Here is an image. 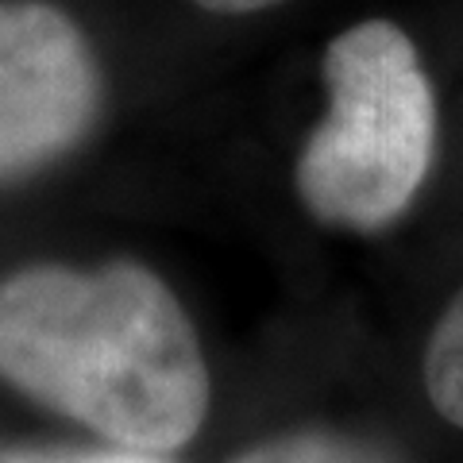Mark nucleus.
Masks as SVG:
<instances>
[{
    "instance_id": "nucleus-2",
    "label": "nucleus",
    "mask_w": 463,
    "mask_h": 463,
    "mask_svg": "<svg viewBox=\"0 0 463 463\" xmlns=\"http://www.w3.org/2000/svg\"><path fill=\"white\" fill-rule=\"evenodd\" d=\"M328 116L298 163V190L328 224L374 232L421 190L437 105L410 35L390 20L347 27L325 51Z\"/></svg>"
},
{
    "instance_id": "nucleus-7",
    "label": "nucleus",
    "mask_w": 463,
    "mask_h": 463,
    "mask_svg": "<svg viewBox=\"0 0 463 463\" xmlns=\"http://www.w3.org/2000/svg\"><path fill=\"white\" fill-rule=\"evenodd\" d=\"M197 5L209 12H224V16H240V12L270 8V5H279V0H197Z\"/></svg>"
},
{
    "instance_id": "nucleus-4",
    "label": "nucleus",
    "mask_w": 463,
    "mask_h": 463,
    "mask_svg": "<svg viewBox=\"0 0 463 463\" xmlns=\"http://www.w3.org/2000/svg\"><path fill=\"white\" fill-rule=\"evenodd\" d=\"M425 390L444 421L463 429V289L440 317L425 352Z\"/></svg>"
},
{
    "instance_id": "nucleus-5",
    "label": "nucleus",
    "mask_w": 463,
    "mask_h": 463,
    "mask_svg": "<svg viewBox=\"0 0 463 463\" xmlns=\"http://www.w3.org/2000/svg\"><path fill=\"white\" fill-rule=\"evenodd\" d=\"M236 463H394V459L371 444L309 432V437H286V440L259 444Z\"/></svg>"
},
{
    "instance_id": "nucleus-3",
    "label": "nucleus",
    "mask_w": 463,
    "mask_h": 463,
    "mask_svg": "<svg viewBox=\"0 0 463 463\" xmlns=\"http://www.w3.org/2000/svg\"><path fill=\"white\" fill-rule=\"evenodd\" d=\"M97 100V62L78 24L43 0H0V178L66 155Z\"/></svg>"
},
{
    "instance_id": "nucleus-6",
    "label": "nucleus",
    "mask_w": 463,
    "mask_h": 463,
    "mask_svg": "<svg viewBox=\"0 0 463 463\" xmlns=\"http://www.w3.org/2000/svg\"><path fill=\"white\" fill-rule=\"evenodd\" d=\"M0 463H163L155 452H136V448H90V452H74V448H24V452H0Z\"/></svg>"
},
{
    "instance_id": "nucleus-1",
    "label": "nucleus",
    "mask_w": 463,
    "mask_h": 463,
    "mask_svg": "<svg viewBox=\"0 0 463 463\" xmlns=\"http://www.w3.org/2000/svg\"><path fill=\"white\" fill-rule=\"evenodd\" d=\"M0 379L155 456L182 448L209 410L190 317L139 263L27 267L0 282Z\"/></svg>"
}]
</instances>
